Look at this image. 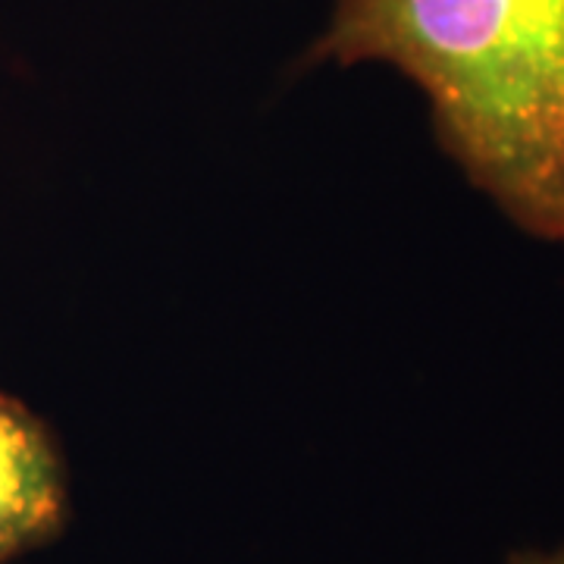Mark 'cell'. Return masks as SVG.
<instances>
[{
    "label": "cell",
    "instance_id": "obj_1",
    "mask_svg": "<svg viewBox=\"0 0 564 564\" xmlns=\"http://www.w3.org/2000/svg\"><path fill=\"white\" fill-rule=\"evenodd\" d=\"M304 63L399 69L467 182L564 248V0H333Z\"/></svg>",
    "mask_w": 564,
    "mask_h": 564
},
{
    "label": "cell",
    "instance_id": "obj_2",
    "mask_svg": "<svg viewBox=\"0 0 564 564\" xmlns=\"http://www.w3.org/2000/svg\"><path fill=\"white\" fill-rule=\"evenodd\" d=\"M69 521L61 443L32 408L0 392V564L54 543Z\"/></svg>",
    "mask_w": 564,
    "mask_h": 564
},
{
    "label": "cell",
    "instance_id": "obj_3",
    "mask_svg": "<svg viewBox=\"0 0 564 564\" xmlns=\"http://www.w3.org/2000/svg\"><path fill=\"white\" fill-rule=\"evenodd\" d=\"M508 564H564V545L558 549H514Z\"/></svg>",
    "mask_w": 564,
    "mask_h": 564
}]
</instances>
